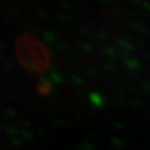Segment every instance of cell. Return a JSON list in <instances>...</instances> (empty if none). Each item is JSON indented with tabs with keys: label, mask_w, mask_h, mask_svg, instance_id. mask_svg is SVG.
<instances>
[]
</instances>
